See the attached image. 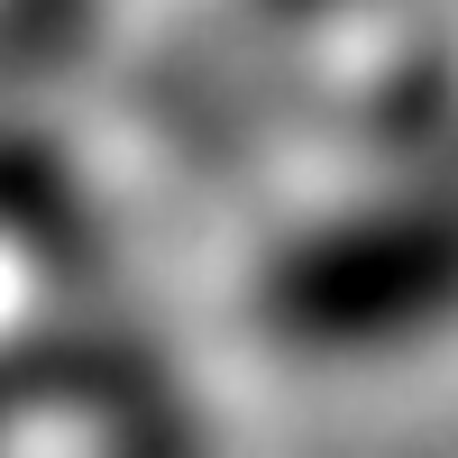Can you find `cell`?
<instances>
[{
    "instance_id": "6da1fadb",
    "label": "cell",
    "mask_w": 458,
    "mask_h": 458,
    "mask_svg": "<svg viewBox=\"0 0 458 458\" xmlns=\"http://www.w3.org/2000/svg\"><path fill=\"white\" fill-rule=\"evenodd\" d=\"M257 321L302 358H376L458 321V202L339 211L276 248Z\"/></svg>"
},
{
    "instance_id": "7a4b0ae2",
    "label": "cell",
    "mask_w": 458,
    "mask_h": 458,
    "mask_svg": "<svg viewBox=\"0 0 458 458\" xmlns=\"http://www.w3.org/2000/svg\"><path fill=\"white\" fill-rule=\"evenodd\" d=\"M266 10H330V0H266Z\"/></svg>"
}]
</instances>
